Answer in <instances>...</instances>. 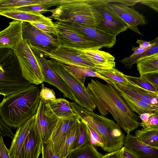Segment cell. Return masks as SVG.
<instances>
[{
	"instance_id": "obj_1",
	"label": "cell",
	"mask_w": 158,
	"mask_h": 158,
	"mask_svg": "<svg viewBox=\"0 0 158 158\" xmlns=\"http://www.w3.org/2000/svg\"><path fill=\"white\" fill-rule=\"evenodd\" d=\"M91 79L86 89L100 113H110L118 125L127 134L140 126L139 116L128 105L119 91L109 83Z\"/></svg>"
},
{
	"instance_id": "obj_2",
	"label": "cell",
	"mask_w": 158,
	"mask_h": 158,
	"mask_svg": "<svg viewBox=\"0 0 158 158\" xmlns=\"http://www.w3.org/2000/svg\"><path fill=\"white\" fill-rule=\"evenodd\" d=\"M40 89L33 85L4 97L0 104V117L11 127H18L36 113L40 104Z\"/></svg>"
},
{
	"instance_id": "obj_3",
	"label": "cell",
	"mask_w": 158,
	"mask_h": 158,
	"mask_svg": "<svg viewBox=\"0 0 158 158\" xmlns=\"http://www.w3.org/2000/svg\"><path fill=\"white\" fill-rule=\"evenodd\" d=\"M74 112L99 134L104 143L102 149L108 152L117 151L124 146L125 135L121 127L113 120L81 107L75 102H70Z\"/></svg>"
},
{
	"instance_id": "obj_4",
	"label": "cell",
	"mask_w": 158,
	"mask_h": 158,
	"mask_svg": "<svg viewBox=\"0 0 158 158\" xmlns=\"http://www.w3.org/2000/svg\"><path fill=\"white\" fill-rule=\"evenodd\" d=\"M49 11L52 13L48 17L50 19L73 21L94 27H97L102 19L91 0H64L56 8Z\"/></svg>"
},
{
	"instance_id": "obj_5",
	"label": "cell",
	"mask_w": 158,
	"mask_h": 158,
	"mask_svg": "<svg viewBox=\"0 0 158 158\" xmlns=\"http://www.w3.org/2000/svg\"><path fill=\"white\" fill-rule=\"evenodd\" d=\"M33 84L24 78L19 63L0 66V94L4 97L25 89Z\"/></svg>"
},
{
	"instance_id": "obj_6",
	"label": "cell",
	"mask_w": 158,
	"mask_h": 158,
	"mask_svg": "<svg viewBox=\"0 0 158 158\" xmlns=\"http://www.w3.org/2000/svg\"><path fill=\"white\" fill-rule=\"evenodd\" d=\"M61 45L80 50H99L102 48L78 29L57 21L54 23Z\"/></svg>"
},
{
	"instance_id": "obj_7",
	"label": "cell",
	"mask_w": 158,
	"mask_h": 158,
	"mask_svg": "<svg viewBox=\"0 0 158 158\" xmlns=\"http://www.w3.org/2000/svg\"><path fill=\"white\" fill-rule=\"evenodd\" d=\"M47 61L52 69L63 79L74 94L77 104L93 111L96 107L86 88L82 85L64 68L63 64L53 59Z\"/></svg>"
},
{
	"instance_id": "obj_8",
	"label": "cell",
	"mask_w": 158,
	"mask_h": 158,
	"mask_svg": "<svg viewBox=\"0 0 158 158\" xmlns=\"http://www.w3.org/2000/svg\"><path fill=\"white\" fill-rule=\"evenodd\" d=\"M43 32L30 23L23 22V37L32 49H35L43 55L56 50L60 45L57 38Z\"/></svg>"
},
{
	"instance_id": "obj_9",
	"label": "cell",
	"mask_w": 158,
	"mask_h": 158,
	"mask_svg": "<svg viewBox=\"0 0 158 158\" xmlns=\"http://www.w3.org/2000/svg\"><path fill=\"white\" fill-rule=\"evenodd\" d=\"M92 2L102 16V22L97 27L116 36L128 28L126 23L108 6L106 1L93 0Z\"/></svg>"
},
{
	"instance_id": "obj_10",
	"label": "cell",
	"mask_w": 158,
	"mask_h": 158,
	"mask_svg": "<svg viewBox=\"0 0 158 158\" xmlns=\"http://www.w3.org/2000/svg\"><path fill=\"white\" fill-rule=\"evenodd\" d=\"M45 56L69 66H81L95 69V66L80 54L79 49L60 45L56 50L45 53Z\"/></svg>"
},
{
	"instance_id": "obj_11",
	"label": "cell",
	"mask_w": 158,
	"mask_h": 158,
	"mask_svg": "<svg viewBox=\"0 0 158 158\" xmlns=\"http://www.w3.org/2000/svg\"><path fill=\"white\" fill-rule=\"evenodd\" d=\"M106 2L108 6L126 23L128 28L142 35L138 26L146 25L148 22L142 14L124 3Z\"/></svg>"
},
{
	"instance_id": "obj_12",
	"label": "cell",
	"mask_w": 158,
	"mask_h": 158,
	"mask_svg": "<svg viewBox=\"0 0 158 158\" xmlns=\"http://www.w3.org/2000/svg\"><path fill=\"white\" fill-rule=\"evenodd\" d=\"M32 49L41 68L44 82L56 87L65 97L77 103V100L73 93L63 79L51 67L44 56L36 50Z\"/></svg>"
},
{
	"instance_id": "obj_13",
	"label": "cell",
	"mask_w": 158,
	"mask_h": 158,
	"mask_svg": "<svg viewBox=\"0 0 158 158\" xmlns=\"http://www.w3.org/2000/svg\"><path fill=\"white\" fill-rule=\"evenodd\" d=\"M58 119L52 118L48 116L44 101L41 99L35 114L34 128L42 144L49 139Z\"/></svg>"
},
{
	"instance_id": "obj_14",
	"label": "cell",
	"mask_w": 158,
	"mask_h": 158,
	"mask_svg": "<svg viewBox=\"0 0 158 158\" xmlns=\"http://www.w3.org/2000/svg\"><path fill=\"white\" fill-rule=\"evenodd\" d=\"M73 27L84 33L95 43L102 48H111L116 41V36L97 27L81 25L69 21H58Z\"/></svg>"
},
{
	"instance_id": "obj_15",
	"label": "cell",
	"mask_w": 158,
	"mask_h": 158,
	"mask_svg": "<svg viewBox=\"0 0 158 158\" xmlns=\"http://www.w3.org/2000/svg\"><path fill=\"white\" fill-rule=\"evenodd\" d=\"M23 21L14 20L9 23V25L0 32L1 48L15 49L23 40Z\"/></svg>"
},
{
	"instance_id": "obj_16",
	"label": "cell",
	"mask_w": 158,
	"mask_h": 158,
	"mask_svg": "<svg viewBox=\"0 0 158 158\" xmlns=\"http://www.w3.org/2000/svg\"><path fill=\"white\" fill-rule=\"evenodd\" d=\"M114 86L120 93L158 107V92L147 90L131 83L121 84L114 82Z\"/></svg>"
},
{
	"instance_id": "obj_17",
	"label": "cell",
	"mask_w": 158,
	"mask_h": 158,
	"mask_svg": "<svg viewBox=\"0 0 158 158\" xmlns=\"http://www.w3.org/2000/svg\"><path fill=\"white\" fill-rule=\"evenodd\" d=\"M123 147L136 158H158V148L145 144L130 134L125 136Z\"/></svg>"
},
{
	"instance_id": "obj_18",
	"label": "cell",
	"mask_w": 158,
	"mask_h": 158,
	"mask_svg": "<svg viewBox=\"0 0 158 158\" xmlns=\"http://www.w3.org/2000/svg\"><path fill=\"white\" fill-rule=\"evenodd\" d=\"M44 102L47 115L52 118L69 119L77 115L73 111L70 102L64 98H56Z\"/></svg>"
},
{
	"instance_id": "obj_19",
	"label": "cell",
	"mask_w": 158,
	"mask_h": 158,
	"mask_svg": "<svg viewBox=\"0 0 158 158\" xmlns=\"http://www.w3.org/2000/svg\"><path fill=\"white\" fill-rule=\"evenodd\" d=\"M79 51L81 55L94 64L96 69L115 68V58L107 52L99 50L79 49Z\"/></svg>"
},
{
	"instance_id": "obj_20",
	"label": "cell",
	"mask_w": 158,
	"mask_h": 158,
	"mask_svg": "<svg viewBox=\"0 0 158 158\" xmlns=\"http://www.w3.org/2000/svg\"><path fill=\"white\" fill-rule=\"evenodd\" d=\"M0 14L15 20L29 23L39 22L51 26H54L51 19L40 13L13 9L0 11Z\"/></svg>"
},
{
	"instance_id": "obj_21",
	"label": "cell",
	"mask_w": 158,
	"mask_h": 158,
	"mask_svg": "<svg viewBox=\"0 0 158 158\" xmlns=\"http://www.w3.org/2000/svg\"><path fill=\"white\" fill-rule=\"evenodd\" d=\"M80 122V119L63 138L53 145L54 151L60 158H66L71 152L72 148L79 135Z\"/></svg>"
},
{
	"instance_id": "obj_22",
	"label": "cell",
	"mask_w": 158,
	"mask_h": 158,
	"mask_svg": "<svg viewBox=\"0 0 158 158\" xmlns=\"http://www.w3.org/2000/svg\"><path fill=\"white\" fill-rule=\"evenodd\" d=\"M35 116V114L18 127L9 149L11 158H18L26 139L33 127Z\"/></svg>"
},
{
	"instance_id": "obj_23",
	"label": "cell",
	"mask_w": 158,
	"mask_h": 158,
	"mask_svg": "<svg viewBox=\"0 0 158 158\" xmlns=\"http://www.w3.org/2000/svg\"><path fill=\"white\" fill-rule=\"evenodd\" d=\"M42 144L33 126L26 139L18 158H38L41 153Z\"/></svg>"
},
{
	"instance_id": "obj_24",
	"label": "cell",
	"mask_w": 158,
	"mask_h": 158,
	"mask_svg": "<svg viewBox=\"0 0 158 158\" xmlns=\"http://www.w3.org/2000/svg\"><path fill=\"white\" fill-rule=\"evenodd\" d=\"M14 50L17 51L25 58L28 68L32 71L40 83L42 84L44 82V76L38 61L32 49L27 43L22 40Z\"/></svg>"
},
{
	"instance_id": "obj_25",
	"label": "cell",
	"mask_w": 158,
	"mask_h": 158,
	"mask_svg": "<svg viewBox=\"0 0 158 158\" xmlns=\"http://www.w3.org/2000/svg\"><path fill=\"white\" fill-rule=\"evenodd\" d=\"M64 0H0V11L35 5L58 6Z\"/></svg>"
},
{
	"instance_id": "obj_26",
	"label": "cell",
	"mask_w": 158,
	"mask_h": 158,
	"mask_svg": "<svg viewBox=\"0 0 158 158\" xmlns=\"http://www.w3.org/2000/svg\"><path fill=\"white\" fill-rule=\"evenodd\" d=\"M64 68L72 75L82 85L87 77H95L106 81L107 83L114 86V83L110 80L97 72L95 69L76 66H69L63 64Z\"/></svg>"
},
{
	"instance_id": "obj_27",
	"label": "cell",
	"mask_w": 158,
	"mask_h": 158,
	"mask_svg": "<svg viewBox=\"0 0 158 158\" xmlns=\"http://www.w3.org/2000/svg\"><path fill=\"white\" fill-rule=\"evenodd\" d=\"M80 119L77 115L69 119H59L56 126L49 139L54 145L59 142L69 131L76 122Z\"/></svg>"
},
{
	"instance_id": "obj_28",
	"label": "cell",
	"mask_w": 158,
	"mask_h": 158,
	"mask_svg": "<svg viewBox=\"0 0 158 158\" xmlns=\"http://www.w3.org/2000/svg\"><path fill=\"white\" fill-rule=\"evenodd\" d=\"M131 110L139 115L144 113H150L158 110V107L146 103L123 94L121 93Z\"/></svg>"
},
{
	"instance_id": "obj_29",
	"label": "cell",
	"mask_w": 158,
	"mask_h": 158,
	"mask_svg": "<svg viewBox=\"0 0 158 158\" xmlns=\"http://www.w3.org/2000/svg\"><path fill=\"white\" fill-rule=\"evenodd\" d=\"M140 76L158 72V56L152 55L143 58L137 63Z\"/></svg>"
},
{
	"instance_id": "obj_30",
	"label": "cell",
	"mask_w": 158,
	"mask_h": 158,
	"mask_svg": "<svg viewBox=\"0 0 158 158\" xmlns=\"http://www.w3.org/2000/svg\"><path fill=\"white\" fill-rule=\"evenodd\" d=\"M135 136L145 144L158 148V130L143 129L137 130Z\"/></svg>"
},
{
	"instance_id": "obj_31",
	"label": "cell",
	"mask_w": 158,
	"mask_h": 158,
	"mask_svg": "<svg viewBox=\"0 0 158 158\" xmlns=\"http://www.w3.org/2000/svg\"><path fill=\"white\" fill-rule=\"evenodd\" d=\"M103 155L93 144L89 143L72 152L66 158H101Z\"/></svg>"
},
{
	"instance_id": "obj_32",
	"label": "cell",
	"mask_w": 158,
	"mask_h": 158,
	"mask_svg": "<svg viewBox=\"0 0 158 158\" xmlns=\"http://www.w3.org/2000/svg\"><path fill=\"white\" fill-rule=\"evenodd\" d=\"M155 43V45L144 53L138 55L125 57L120 60V63L128 69H131L132 65L141 59L152 55L158 53V40L156 38L151 41Z\"/></svg>"
},
{
	"instance_id": "obj_33",
	"label": "cell",
	"mask_w": 158,
	"mask_h": 158,
	"mask_svg": "<svg viewBox=\"0 0 158 158\" xmlns=\"http://www.w3.org/2000/svg\"><path fill=\"white\" fill-rule=\"evenodd\" d=\"M95 70L103 77L114 83L121 84L131 83L126 77V75L115 68L111 69H96Z\"/></svg>"
},
{
	"instance_id": "obj_34",
	"label": "cell",
	"mask_w": 158,
	"mask_h": 158,
	"mask_svg": "<svg viewBox=\"0 0 158 158\" xmlns=\"http://www.w3.org/2000/svg\"><path fill=\"white\" fill-rule=\"evenodd\" d=\"M89 143H91L89 131L85 122L83 120H80L79 135L72 148V152Z\"/></svg>"
},
{
	"instance_id": "obj_35",
	"label": "cell",
	"mask_w": 158,
	"mask_h": 158,
	"mask_svg": "<svg viewBox=\"0 0 158 158\" xmlns=\"http://www.w3.org/2000/svg\"><path fill=\"white\" fill-rule=\"evenodd\" d=\"M126 77L129 81L132 84L147 90L157 92L153 85L142 76L136 77L126 75Z\"/></svg>"
},
{
	"instance_id": "obj_36",
	"label": "cell",
	"mask_w": 158,
	"mask_h": 158,
	"mask_svg": "<svg viewBox=\"0 0 158 158\" xmlns=\"http://www.w3.org/2000/svg\"><path fill=\"white\" fill-rule=\"evenodd\" d=\"M41 153L42 158H61L54 151L53 143L49 140L42 144Z\"/></svg>"
},
{
	"instance_id": "obj_37",
	"label": "cell",
	"mask_w": 158,
	"mask_h": 158,
	"mask_svg": "<svg viewBox=\"0 0 158 158\" xmlns=\"http://www.w3.org/2000/svg\"><path fill=\"white\" fill-rule=\"evenodd\" d=\"M140 126L143 129L158 130V110L151 113L146 123L144 124L140 123Z\"/></svg>"
},
{
	"instance_id": "obj_38",
	"label": "cell",
	"mask_w": 158,
	"mask_h": 158,
	"mask_svg": "<svg viewBox=\"0 0 158 158\" xmlns=\"http://www.w3.org/2000/svg\"><path fill=\"white\" fill-rule=\"evenodd\" d=\"M84 121L85 122L90 133L91 143L94 146L101 147L102 149L104 148V143L102 138L96 130Z\"/></svg>"
},
{
	"instance_id": "obj_39",
	"label": "cell",
	"mask_w": 158,
	"mask_h": 158,
	"mask_svg": "<svg viewBox=\"0 0 158 158\" xmlns=\"http://www.w3.org/2000/svg\"><path fill=\"white\" fill-rule=\"evenodd\" d=\"M40 92V99L44 101L52 100L56 99L55 94L53 90L44 86L42 83Z\"/></svg>"
},
{
	"instance_id": "obj_40",
	"label": "cell",
	"mask_w": 158,
	"mask_h": 158,
	"mask_svg": "<svg viewBox=\"0 0 158 158\" xmlns=\"http://www.w3.org/2000/svg\"><path fill=\"white\" fill-rule=\"evenodd\" d=\"M51 6L46 5H35L21 7L17 9L24 11L44 13L49 11L48 9Z\"/></svg>"
},
{
	"instance_id": "obj_41",
	"label": "cell",
	"mask_w": 158,
	"mask_h": 158,
	"mask_svg": "<svg viewBox=\"0 0 158 158\" xmlns=\"http://www.w3.org/2000/svg\"><path fill=\"white\" fill-rule=\"evenodd\" d=\"M32 25L40 30L56 36L57 32L54 26H49L43 23L37 22L30 23Z\"/></svg>"
},
{
	"instance_id": "obj_42",
	"label": "cell",
	"mask_w": 158,
	"mask_h": 158,
	"mask_svg": "<svg viewBox=\"0 0 158 158\" xmlns=\"http://www.w3.org/2000/svg\"><path fill=\"white\" fill-rule=\"evenodd\" d=\"M0 136L3 137L7 136L12 139L15 134L11 130V127L6 125L3 121L2 118H0Z\"/></svg>"
},
{
	"instance_id": "obj_43",
	"label": "cell",
	"mask_w": 158,
	"mask_h": 158,
	"mask_svg": "<svg viewBox=\"0 0 158 158\" xmlns=\"http://www.w3.org/2000/svg\"><path fill=\"white\" fill-rule=\"evenodd\" d=\"M144 78L150 82L158 92V72L148 74L143 76Z\"/></svg>"
},
{
	"instance_id": "obj_44",
	"label": "cell",
	"mask_w": 158,
	"mask_h": 158,
	"mask_svg": "<svg viewBox=\"0 0 158 158\" xmlns=\"http://www.w3.org/2000/svg\"><path fill=\"white\" fill-rule=\"evenodd\" d=\"M0 158H11L2 136H0Z\"/></svg>"
},
{
	"instance_id": "obj_45",
	"label": "cell",
	"mask_w": 158,
	"mask_h": 158,
	"mask_svg": "<svg viewBox=\"0 0 158 158\" xmlns=\"http://www.w3.org/2000/svg\"><path fill=\"white\" fill-rule=\"evenodd\" d=\"M151 42L152 44L150 46L146 48L140 47L139 46H133L132 47V50L134 52L131 56H132L139 55L145 52L155 45V43L152 42Z\"/></svg>"
},
{
	"instance_id": "obj_46",
	"label": "cell",
	"mask_w": 158,
	"mask_h": 158,
	"mask_svg": "<svg viewBox=\"0 0 158 158\" xmlns=\"http://www.w3.org/2000/svg\"><path fill=\"white\" fill-rule=\"evenodd\" d=\"M123 150L122 148L119 150L106 153L101 158H121Z\"/></svg>"
},
{
	"instance_id": "obj_47",
	"label": "cell",
	"mask_w": 158,
	"mask_h": 158,
	"mask_svg": "<svg viewBox=\"0 0 158 158\" xmlns=\"http://www.w3.org/2000/svg\"><path fill=\"white\" fill-rule=\"evenodd\" d=\"M123 150L121 158H136L131 152L125 148L123 147Z\"/></svg>"
},
{
	"instance_id": "obj_48",
	"label": "cell",
	"mask_w": 158,
	"mask_h": 158,
	"mask_svg": "<svg viewBox=\"0 0 158 158\" xmlns=\"http://www.w3.org/2000/svg\"><path fill=\"white\" fill-rule=\"evenodd\" d=\"M136 42L139 44V47L143 48L149 47L152 44L150 41H147L143 40H138Z\"/></svg>"
},
{
	"instance_id": "obj_49",
	"label": "cell",
	"mask_w": 158,
	"mask_h": 158,
	"mask_svg": "<svg viewBox=\"0 0 158 158\" xmlns=\"http://www.w3.org/2000/svg\"><path fill=\"white\" fill-rule=\"evenodd\" d=\"M155 56H158V53H156V54H153Z\"/></svg>"
},
{
	"instance_id": "obj_50",
	"label": "cell",
	"mask_w": 158,
	"mask_h": 158,
	"mask_svg": "<svg viewBox=\"0 0 158 158\" xmlns=\"http://www.w3.org/2000/svg\"><path fill=\"white\" fill-rule=\"evenodd\" d=\"M156 39L158 40V36L156 38Z\"/></svg>"
}]
</instances>
